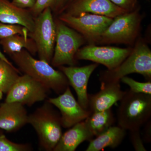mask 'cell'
Listing matches in <instances>:
<instances>
[{
  "label": "cell",
  "mask_w": 151,
  "mask_h": 151,
  "mask_svg": "<svg viewBox=\"0 0 151 151\" xmlns=\"http://www.w3.org/2000/svg\"><path fill=\"white\" fill-rule=\"evenodd\" d=\"M10 57L24 74L29 76L50 90L60 94L70 86L64 73L56 70L50 63L37 59L25 49L14 53Z\"/></svg>",
  "instance_id": "1"
},
{
  "label": "cell",
  "mask_w": 151,
  "mask_h": 151,
  "mask_svg": "<svg viewBox=\"0 0 151 151\" xmlns=\"http://www.w3.org/2000/svg\"><path fill=\"white\" fill-rule=\"evenodd\" d=\"M28 124L36 132L40 149L53 151L63 134L60 114L54 106L47 100L29 115Z\"/></svg>",
  "instance_id": "2"
},
{
  "label": "cell",
  "mask_w": 151,
  "mask_h": 151,
  "mask_svg": "<svg viewBox=\"0 0 151 151\" xmlns=\"http://www.w3.org/2000/svg\"><path fill=\"white\" fill-rule=\"evenodd\" d=\"M118 126L124 129H140L151 116V95L128 90L120 100Z\"/></svg>",
  "instance_id": "3"
},
{
  "label": "cell",
  "mask_w": 151,
  "mask_h": 151,
  "mask_svg": "<svg viewBox=\"0 0 151 151\" xmlns=\"http://www.w3.org/2000/svg\"><path fill=\"white\" fill-rule=\"evenodd\" d=\"M132 73L143 75L147 81L151 79V51L146 44L139 42L129 56L113 70H107L100 74L101 85L120 82L121 78Z\"/></svg>",
  "instance_id": "4"
},
{
  "label": "cell",
  "mask_w": 151,
  "mask_h": 151,
  "mask_svg": "<svg viewBox=\"0 0 151 151\" xmlns=\"http://www.w3.org/2000/svg\"><path fill=\"white\" fill-rule=\"evenodd\" d=\"M55 22L56 39L50 64L54 67L74 66L76 54L84 43L85 38L59 19Z\"/></svg>",
  "instance_id": "5"
},
{
  "label": "cell",
  "mask_w": 151,
  "mask_h": 151,
  "mask_svg": "<svg viewBox=\"0 0 151 151\" xmlns=\"http://www.w3.org/2000/svg\"><path fill=\"white\" fill-rule=\"evenodd\" d=\"M52 11L45 9L35 18L33 29L29 37L34 41L40 59L51 63L53 56L56 29Z\"/></svg>",
  "instance_id": "6"
},
{
  "label": "cell",
  "mask_w": 151,
  "mask_h": 151,
  "mask_svg": "<svg viewBox=\"0 0 151 151\" xmlns=\"http://www.w3.org/2000/svg\"><path fill=\"white\" fill-rule=\"evenodd\" d=\"M141 21L142 17L137 9L114 18L102 34L99 42L132 44L139 32Z\"/></svg>",
  "instance_id": "7"
},
{
  "label": "cell",
  "mask_w": 151,
  "mask_h": 151,
  "mask_svg": "<svg viewBox=\"0 0 151 151\" xmlns=\"http://www.w3.org/2000/svg\"><path fill=\"white\" fill-rule=\"evenodd\" d=\"M58 19L92 43L99 42L102 34L113 20L112 18L90 13L75 17L63 13Z\"/></svg>",
  "instance_id": "8"
},
{
  "label": "cell",
  "mask_w": 151,
  "mask_h": 151,
  "mask_svg": "<svg viewBox=\"0 0 151 151\" xmlns=\"http://www.w3.org/2000/svg\"><path fill=\"white\" fill-rule=\"evenodd\" d=\"M50 89L26 74L19 76L7 93L6 102H17L32 106L46 99Z\"/></svg>",
  "instance_id": "9"
},
{
  "label": "cell",
  "mask_w": 151,
  "mask_h": 151,
  "mask_svg": "<svg viewBox=\"0 0 151 151\" xmlns=\"http://www.w3.org/2000/svg\"><path fill=\"white\" fill-rule=\"evenodd\" d=\"M132 48L109 46H97L91 45L79 48L76 54L78 60H90L105 65L111 70L120 65L129 56Z\"/></svg>",
  "instance_id": "10"
},
{
  "label": "cell",
  "mask_w": 151,
  "mask_h": 151,
  "mask_svg": "<svg viewBox=\"0 0 151 151\" xmlns=\"http://www.w3.org/2000/svg\"><path fill=\"white\" fill-rule=\"evenodd\" d=\"M47 101L59 110L62 127L65 129L84 121L91 113L79 104L69 86L58 97L49 98Z\"/></svg>",
  "instance_id": "11"
},
{
  "label": "cell",
  "mask_w": 151,
  "mask_h": 151,
  "mask_svg": "<svg viewBox=\"0 0 151 151\" xmlns=\"http://www.w3.org/2000/svg\"><path fill=\"white\" fill-rule=\"evenodd\" d=\"M126 12L110 0H72L62 13L75 17L93 14L113 19Z\"/></svg>",
  "instance_id": "12"
},
{
  "label": "cell",
  "mask_w": 151,
  "mask_h": 151,
  "mask_svg": "<svg viewBox=\"0 0 151 151\" xmlns=\"http://www.w3.org/2000/svg\"><path fill=\"white\" fill-rule=\"evenodd\" d=\"M95 63L81 67L74 66L58 67L64 73L77 94L78 103L86 110H88L87 86L90 76L98 66Z\"/></svg>",
  "instance_id": "13"
},
{
  "label": "cell",
  "mask_w": 151,
  "mask_h": 151,
  "mask_svg": "<svg viewBox=\"0 0 151 151\" xmlns=\"http://www.w3.org/2000/svg\"><path fill=\"white\" fill-rule=\"evenodd\" d=\"M28 116L22 104L5 101L0 104V129L9 133L16 132L28 124Z\"/></svg>",
  "instance_id": "14"
},
{
  "label": "cell",
  "mask_w": 151,
  "mask_h": 151,
  "mask_svg": "<svg viewBox=\"0 0 151 151\" xmlns=\"http://www.w3.org/2000/svg\"><path fill=\"white\" fill-rule=\"evenodd\" d=\"M120 82L101 85V89L95 94H88V111L91 113L111 109L124 97Z\"/></svg>",
  "instance_id": "15"
},
{
  "label": "cell",
  "mask_w": 151,
  "mask_h": 151,
  "mask_svg": "<svg viewBox=\"0 0 151 151\" xmlns=\"http://www.w3.org/2000/svg\"><path fill=\"white\" fill-rule=\"evenodd\" d=\"M0 22L21 25L30 32L34 26L35 17L28 9L19 8L9 0H0Z\"/></svg>",
  "instance_id": "16"
},
{
  "label": "cell",
  "mask_w": 151,
  "mask_h": 151,
  "mask_svg": "<svg viewBox=\"0 0 151 151\" xmlns=\"http://www.w3.org/2000/svg\"><path fill=\"white\" fill-rule=\"evenodd\" d=\"M94 137L84 121L70 127L62 134L53 151H74L81 143Z\"/></svg>",
  "instance_id": "17"
},
{
  "label": "cell",
  "mask_w": 151,
  "mask_h": 151,
  "mask_svg": "<svg viewBox=\"0 0 151 151\" xmlns=\"http://www.w3.org/2000/svg\"><path fill=\"white\" fill-rule=\"evenodd\" d=\"M126 134V130L119 126H112L95 139L89 141L85 151H100L107 147L116 148L122 143Z\"/></svg>",
  "instance_id": "18"
},
{
  "label": "cell",
  "mask_w": 151,
  "mask_h": 151,
  "mask_svg": "<svg viewBox=\"0 0 151 151\" xmlns=\"http://www.w3.org/2000/svg\"><path fill=\"white\" fill-rule=\"evenodd\" d=\"M84 122L92 135L97 137L113 126L115 118L111 108L105 111L93 112Z\"/></svg>",
  "instance_id": "19"
},
{
  "label": "cell",
  "mask_w": 151,
  "mask_h": 151,
  "mask_svg": "<svg viewBox=\"0 0 151 151\" xmlns=\"http://www.w3.org/2000/svg\"><path fill=\"white\" fill-rule=\"evenodd\" d=\"M0 45L4 52L9 56L23 49L27 50L32 55L37 53L35 44L32 39L20 35H15L1 40Z\"/></svg>",
  "instance_id": "20"
},
{
  "label": "cell",
  "mask_w": 151,
  "mask_h": 151,
  "mask_svg": "<svg viewBox=\"0 0 151 151\" xmlns=\"http://www.w3.org/2000/svg\"><path fill=\"white\" fill-rule=\"evenodd\" d=\"M19 70L0 58V89L7 94L19 76Z\"/></svg>",
  "instance_id": "21"
},
{
  "label": "cell",
  "mask_w": 151,
  "mask_h": 151,
  "mask_svg": "<svg viewBox=\"0 0 151 151\" xmlns=\"http://www.w3.org/2000/svg\"><path fill=\"white\" fill-rule=\"evenodd\" d=\"M63 0H36L35 4L29 10L35 18L45 9L50 8L52 12L60 14Z\"/></svg>",
  "instance_id": "22"
},
{
  "label": "cell",
  "mask_w": 151,
  "mask_h": 151,
  "mask_svg": "<svg viewBox=\"0 0 151 151\" xmlns=\"http://www.w3.org/2000/svg\"><path fill=\"white\" fill-rule=\"evenodd\" d=\"M29 32L26 28L21 25L0 22V40L15 35L29 37Z\"/></svg>",
  "instance_id": "23"
},
{
  "label": "cell",
  "mask_w": 151,
  "mask_h": 151,
  "mask_svg": "<svg viewBox=\"0 0 151 151\" xmlns=\"http://www.w3.org/2000/svg\"><path fill=\"white\" fill-rule=\"evenodd\" d=\"M0 129V151H30L32 147L28 144H19L9 140Z\"/></svg>",
  "instance_id": "24"
},
{
  "label": "cell",
  "mask_w": 151,
  "mask_h": 151,
  "mask_svg": "<svg viewBox=\"0 0 151 151\" xmlns=\"http://www.w3.org/2000/svg\"><path fill=\"white\" fill-rule=\"evenodd\" d=\"M120 81L129 86L130 90L132 92L151 95L150 81L145 82H139L130 77L125 76L121 78Z\"/></svg>",
  "instance_id": "25"
},
{
  "label": "cell",
  "mask_w": 151,
  "mask_h": 151,
  "mask_svg": "<svg viewBox=\"0 0 151 151\" xmlns=\"http://www.w3.org/2000/svg\"><path fill=\"white\" fill-rule=\"evenodd\" d=\"M130 138L135 150L146 151L147 150L144 146L143 140L141 137L140 129L130 131Z\"/></svg>",
  "instance_id": "26"
},
{
  "label": "cell",
  "mask_w": 151,
  "mask_h": 151,
  "mask_svg": "<svg viewBox=\"0 0 151 151\" xmlns=\"http://www.w3.org/2000/svg\"><path fill=\"white\" fill-rule=\"evenodd\" d=\"M119 7L127 12H132L136 9L137 0H110Z\"/></svg>",
  "instance_id": "27"
},
{
  "label": "cell",
  "mask_w": 151,
  "mask_h": 151,
  "mask_svg": "<svg viewBox=\"0 0 151 151\" xmlns=\"http://www.w3.org/2000/svg\"><path fill=\"white\" fill-rule=\"evenodd\" d=\"M36 0H12L13 4L20 8L31 9L34 5Z\"/></svg>",
  "instance_id": "28"
},
{
  "label": "cell",
  "mask_w": 151,
  "mask_h": 151,
  "mask_svg": "<svg viewBox=\"0 0 151 151\" xmlns=\"http://www.w3.org/2000/svg\"><path fill=\"white\" fill-rule=\"evenodd\" d=\"M145 128L144 141L147 143L151 142V122L149 120L147 122Z\"/></svg>",
  "instance_id": "29"
},
{
  "label": "cell",
  "mask_w": 151,
  "mask_h": 151,
  "mask_svg": "<svg viewBox=\"0 0 151 151\" xmlns=\"http://www.w3.org/2000/svg\"><path fill=\"white\" fill-rule=\"evenodd\" d=\"M72 0H63L62 6H61V10H60V14L62 13L64 10L65 9L66 7L68 5L70 2Z\"/></svg>",
  "instance_id": "30"
},
{
  "label": "cell",
  "mask_w": 151,
  "mask_h": 151,
  "mask_svg": "<svg viewBox=\"0 0 151 151\" xmlns=\"http://www.w3.org/2000/svg\"><path fill=\"white\" fill-rule=\"evenodd\" d=\"M0 58L1 59L3 60H4L5 61L8 63H9V64H10L11 65H13L12 63V62L11 61H10L9 60V59L7 58L4 55V54L2 52V51H1V49H0Z\"/></svg>",
  "instance_id": "31"
},
{
  "label": "cell",
  "mask_w": 151,
  "mask_h": 151,
  "mask_svg": "<svg viewBox=\"0 0 151 151\" xmlns=\"http://www.w3.org/2000/svg\"><path fill=\"white\" fill-rule=\"evenodd\" d=\"M3 92L1 89H0V100H2L3 97Z\"/></svg>",
  "instance_id": "32"
}]
</instances>
